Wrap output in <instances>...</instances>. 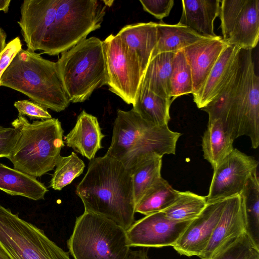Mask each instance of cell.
<instances>
[{
    "label": "cell",
    "instance_id": "obj_1",
    "mask_svg": "<svg viewBox=\"0 0 259 259\" xmlns=\"http://www.w3.org/2000/svg\"><path fill=\"white\" fill-rule=\"evenodd\" d=\"M75 193L84 211L103 216L125 230L135 221L132 178L115 159L104 155L90 160Z\"/></svg>",
    "mask_w": 259,
    "mask_h": 259
},
{
    "label": "cell",
    "instance_id": "obj_2",
    "mask_svg": "<svg viewBox=\"0 0 259 259\" xmlns=\"http://www.w3.org/2000/svg\"><path fill=\"white\" fill-rule=\"evenodd\" d=\"M181 136L168 125L149 123L132 109H118L111 144L105 155L121 162L130 172L138 163L150 157L175 154Z\"/></svg>",
    "mask_w": 259,
    "mask_h": 259
},
{
    "label": "cell",
    "instance_id": "obj_3",
    "mask_svg": "<svg viewBox=\"0 0 259 259\" xmlns=\"http://www.w3.org/2000/svg\"><path fill=\"white\" fill-rule=\"evenodd\" d=\"M1 86L18 91L56 112L64 110L70 102L56 63L27 49L15 57L2 76Z\"/></svg>",
    "mask_w": 259,
    "mask_h": 259
},
{
    "label": "cell",
    "instance_id": "obj_4",
    "mask_svg": "<svg viewBox=\"0 0 259 259\" xmlns=\"http://www.w3.org/2000/svg\"><path fill=\"white\" fill-rule=\"evenodd\" d=\"M11 124L19 133L16 146L7 158L14 168L35 178L53 169L64 146V131L59 119L30 123L19 115Z\"/></svg>",
    "mask_w": 259,
    "mask_h": 259
},
{
    "label": "cell",
    "instance_id": "obj_5",
    "mask_svg": "<svg viewBox=\"0 0 259 259\" xmlns=\"http://www.w3.org/2000/svg\"><path fill=\"white\" fill-rule=\"evenodd\" d=\"M56 63L69 101L81 103L107 84L103 41L93 36L61 53Z\"/></svg>",
    "mask_w": 259,
    "mask_h": 259
},
{
    "label": "cell",
    "instance_id": "obj_6",
    "mask_svg": "<svg viewBox=\"0 0 259 259\" xmlns=\"http://www.w3.org/2000/svg\"><path fill=\"white\" fill-rule=\"evenodd\" d=\"M107 5L104 1L58 0L53 22L48 30L41 54L58 55L101 27Z\"/></svg>",
    "mask_w": 259,
    "mask_h": 259
},
{
    "label": "cell",
    "instance_id": "obj_7",
    "mask_svg": "<svg viewBox=\"0 0 259 259\" xmlns=\"http://www.w3.org/2000/svg\"><path fill=\"white\" fill-rule=\"evenodd\" d=\"M67 246L74 259H124L130 250L124 229L87 211L76 218Z\"/></svg>",
    "mask_w": 259,
    "mask_h": 259
},
{
    "label": "cell",
    "instance_id": "obj_8",
    "mask_svg": "<svg viewBox=\"0 0 259 259\" xmlns=\"http://www.w3.org/2000/svg\"><path fill=\"white\" fill-rule=\"evenodd\" d=\"M220 119L233 140L247 136L251 146H259V77L256 74L252 50L239 53V80L235 94Z\"/></svg>",
    "mask_w": 259,
    "mask_h": 259
},
{
    "label": "cell",
    "instance_id": "obj_9",
    "mask_svg": "<svg viewBox=\"0 0 259 259\" xmlns=\"http://www.w3.org/2000/svg\"><path fill=\"white\" fill-rule=\"evenodd\" d=\"M0 244L11 259H71L43 230L1 204Z\"/></svg>",
    "mask_w": 259,
    "mask_h": 259
},
{
    "label": "cell",
    "instance_id": "obj_10",
    "mask_svg": "<svg viewBox=\"0 0 259 259\" xmlns=\"http://www.w3.org/2000/svg\"><path fill=\"white\" fill-rule=\"evenodd\" d=\"M103 41L106 85L126 103L134 105L144 72L137 59L127 51L116 35L110 34Z\"/></svg>",
    "mask_w": 259,
    "mask_h": 259
},
{
    "label": "cell",
    "instance_id": "obj_11",
    "mask_svg": "<svg viewBox=\"0 0 259 259\" xmlns=\"http://www.w3.org/2000/svg\"><path fill=\"white\" fill-rule=\"evenodd\" d=\"M223 40L229 46L252 50L259 39V1H220Z\"/></svg>",
    "mask_w": 259,
    "mask_h": 259
},
{
    "label": "cell",
    "instance_id": "obj_12",
    "mask_svg": "<svg viewBox=\"0 0 259 259\" xmlns=\"http://www.w3.org/2000/svg\"><path fill=\"white\" fill-rule=\"evenodd\" d=\"M258 162L239 150H234L213 168L207 203L240 195Z\"/></svg>",
    "mask_w": 259,
    "mask_h": 259
},
{
    "label": "cell",
    "instance_id": "obj_13",
    "mask_svg": "<svg viewBox=\"0 0 259 259\" xmlns=\"http://www.w3.org/2000/svg\"><path fill=\"white\" fill-rule=\"evenodd\" d=\"M191 221H171L162 211L145 215L126 230L128 245L130 247L172 246Z\"/></svg>",
    "mask_w": 259,
    "mask_h": 259
},
{
    "label": "cell",
    "instance_id": "obj_14",
    "mask_svg": "<svg viewBox=\"0 0 259 259\" xmlns=\"http://www.w3.org/2000/svg\"><path fill=\"white\" fill-rule=\"evenodd\" d=\"M227 199L207 203L172 246L180 254L198 256L206 248L226 204Z\"/></svg>",
    "mask_w": 259,
    "mask_h": 259
},
{
    "label": "cell",
    "instance_id": "obj_15",
    "mask_svg": "<svg viewBox=\"0 0 259 259\" xmlns=\"http://www.w3.org/2000/svg\"><path fill=\"white\" fill-rule=\"evenodd\" d=\"M58 0H24L17 22L27 50L40 51L46 33L53 22Z\"/></svg>",
    "mask_w": 259,
    "mask_h": 259
},
{
    "label": "cell",
    "instance_id": "obj_16",
    "mask_svg": "<svg viewBox=\"0 0 259 259\" xmlns=\"http://www.w3.org/2000/svg\"><path fill=\"white\" fill-rule=\"evenodd\" d=\"M246 221L240 195L227 199L221 216L210 240L199 257L209 259L245 231Z\"/></svg>",
    "mask_w": 259,
    "mask_h": 259
},
{
    "label": "cell",
    "instance_id": "obj_17",
    "mask_svg": "<svg viewBox=\"0 0 259 259\" xmlns=\"http://www.w3.org/2000/svg\"><path fill=\"white\" fill-rule=\"evenodd\" d=\"M228 46L219 36L215 38L203 39L183 50L191 71L193 95L202 88L221 54Z\"/></svg>",
    "mask_w": 259,
    "mask_h": 259
},
{
    "label": "cell",
    "instance_id": "obj_18",
    "mask_svg": "<svg viewBox=\"0 0 259 259\" xmlns=\"http://www.w3.org/2000/svg\"><path fill=\"white\" fill-rule=\"evenodd\" d=\"M241 49L228 46L222 52L202 88L193 95L198 108L201 109L212 102L229 82L238 69Z\"/></svg>",
    "mask_w": 259,
    "mask_h": 259
},
{
    "label": "cell",
    "instance_id": "obj_19",
    "mask_svg": "<svg viewBox=\"0 0 259 259\" xmlns=\"http://www.w3.org/2000/svg\"><path fill=\"white\" fill-rule=\"evenodd\" d=\"M116 35L127 51L137 59L144 73L157 44V23L128 24Z\"/></svg>",
    "mask_w": 259,
    "mask_h": 259
},
{
    "label": "cell",
    "instance_id": "obj_20",
    "mask_svg": "<svg viewBox=\"0 0 259 259\" xmlns=\"http://www.w3.org/2000/svg\"><path fill=\"white\" fill-rule=\"evenodd\" d=\"M104 137L97 118L82 110L73 128L64 137V143L91 160L103 148L101 141Z\"/></svg>",
    "mask_w": 259,
    "mask_h": 259
},
{
    "label": "cell",
    "instance_id": "obj_21",
    "mask_svg": "<svg viewBox=\"0 0 259 259\" xmlns=\"http://www.w3.org/2000/svg\"><path fill=\"white\" fill-rule=\"evenodd\" d=\"M182 4L179 23L206 38L219 36L214 31V22L219 16L220 0H183Z\"/></svg>",
    "mask_w": 259,
    "mask_h": 259
},
{
    "label": "cell",
    "instance_id": "obj_22",
    "mask_svg": "<svg viewBox=\"0 0 259 259\" xmlns=\"http://www.w3.org/2000/svg\"><path fill=\"white\" fill-rule=\"evenodd\" d=\"M0 190L13 196L44 199L48 189L35 178L0 163Z\"/></svg>",
    "mask_w": 259,
    "mask_h": 259
},
{
    "label": "cell",
    "instance_id": "obj_23",
    "mask_svg": "<svg viewBox=\"0 0 259 259\" xmlns=\"http://www.w3.org/2000/svg\"><path fill=\"white\" fill-rule=\"evenodd\" d=\"M157 44L151 59L162 53H176L199 40L207 38L179 23L168 24L162 21L157 23Z\"/></svg>",
    "mask_w": 259,
    "mask_h": 259
},
{
    "label": "cell",
    "instance_id": "obj_24",
    "mask_svg": "<svg viewBox=\"0 0 259 259\" xmlns=\"http://www.w3.org/2000/svg\"><path fill=\"white\" fill-rule=\"evenodd\" d=\"M171 98L158 96L148 88L140 86L132 109L143 119L156 126L168 125Z\"/></svg>",
    "mask_w": 259,
    "mask_h": 259
},
{
    "label": "cell",
    "instance_id": "obj_25",
    "mask_svg": "<svg viewBox=\"0 0 259 259\" xmlns=\"http://www.w3.org/2000/svg\"><path fill=\"white\" fill-rule=\"evenodd\" d=\"M233 142L220 119H208L202 140L204 158L214 168L234 150Z\"/></svg>",
    "mask_w": 259,
    "mask_h": 259
},
{
    "label": "cell",
    "instance_id": "obj_26",
    "mask_svg": "<svg viewBox=\"0 0 259 259\" xmlns=\"http://www.w3.org/2000/svg\"><path fill=\"white\" fill-rule=\"evenodd\" d=\"M175 54L162 53L152 58L144 72L140 86L146 87L160 97L171 98L170 78Z\"/></svg>",
    "mask_w": 259,
    "mask_h": 259
},
{
    "label": "cell",
    "instance_id": "obj_27",
    "mask_svg": "<svg viewBox=\"0 0 259 259\" xmlns=\"http://www.w3.org/2000/svg\"><path fill=\"white\" fill-rule=\"evenodd\" d=\"M179 193L161 177L145 193L136 205L135 212L147 215L162 211L175 201Z\"/></svg>",
    "mask_w": 259,
    "mask_h": 259
},
{
    "label": "cell",
    "instance_id": "obj_28",
    "mask_svg": "<svg viewBox=\"0 0 259 259\" xmlns=\"http://www.w3.org/2000/svg\"><path fill=\"white\" fill-rule=\"evenodd\" d=\"M240 195L244 204L245 232L259 248V180L257 170L249 177Z\"/></svg>",
    "mask_w": 259,
    "mask_h": 259
},
{
    "label": "cell",
    "instance_id": "obj_29",
    "mask_svg": "<svg viewBox=\"0 0 259 259\" xmlns=\"http://www.w3.org/2000/svg\"><path fill=\"white\" fill-rule=\"evenodd\" d=\"M162 157L155 156L142 161L130 172L133 181L135 205L162 177Z\"/></svg>",
    "mask_w": 259,
    "mask_h": 259
},
{
    "label": "cell",
    "instance_id": "obj_30",
    "mask_svg": "<svg viewBox=\"0 0 259 259\" xmlns=\"http://www.w3.org/2000/svg\"><path fill=\"white\" fill-rule=\"evenodd\" d=\"M207 204L206 197L190 191H179L175 201L162 211L170 220L176 222L191 221L197 218Z\"/></svg>",
    "mask_w": 259,
    "mask_h": 259
},
{
    "label": "cell",
    "instance_id": "obj_31",
    "mask_svg": "<svg viewBox=\"0 0 259 259\" xmlns=\"http://www.w3.org/2000/svg\"><path fill=\"white\" fill-rule=\"evenodd\" d=\"M170 97L176 98L193 93V81L191 69L183 50L175 53L170 74Z\"/></svg>",
    "mask_w": 259,
    "mask_h": 259
},
{
    "label": "cell",
    "instance_id": "obj_32",
    "mask_svg": "<svg viewBox=\"0 0 259 259\" xmlns=\"http://www.w3.org/2000/svg\"><path fill=\"white\" fill-rule=\"evenodd\" d=\"M84 167V162L75 152L65 157L60 156L56 164L50 187L55 190H61L79 177Z\"/></svg>",
    "mask_w": 259,
    "mask_h": 259
},
{
    "label": "cell",
    "instance_id": "obj_33",
    "mask_svg": "<svg viewBox=\"0 0 259 259\" xmlns=\"http://www.w3.org/2000/svg\"><path fill=\"white\" fill-rule=\"evenodd\" d=\"M256 250L259 248L245 231L209 259H248Z\"/></svg>",
    "mask_w": 259,
    "mask_h": 259
},
{
    "label": "cell",
    "instance_id": "obj_34",
    "mask_svg": "<svg viewBox=\"0 0 259 259\" xmlns=\"http://www.w3.org/2000/svg\"><path fill=\"white\" fill-rule=\"evenodd\" d=\"M19 115L27 116L30 119H40L42 120L52 118L47 109L41 105L27 100L16 101L14 104Z\"/></svg>",
    "mask_w": 259,
    "mask_h": 259
},
{
    "label": "cell",
    "instance_id": "obj_35",
    "mask_svg": "<svg viewBox=\"0 0 259 259\" xmlns=\"http://www.w3.org/2000/svg\"><path fill=\"white\" fill-rule=\"evenodd\" d=\"M140 2L144 11L161 20L169 15L174 5L173 0H140Z\"/></svg>",
    "mask_w": 259,
    "mask_h": 259
},
{
    "label": "cell",
    "instance_id": "obj_36",
    "mask_svg": "<svg viewBox=\"0 0 259 259\" xmlns=\"http://www.w3.org/2000/svg\"><path fill=\"white\" fill-rule=\"evenodd\" d=\"M18 137L19 133L14 127L0 126V157L7 158L10 155Z\"/></svg>",
    "mask_w": 259,
    "mask_h": 259
},
{
    "label": "cell",
    "instance_id": "obj_37",
    "mask_svg": "<svg viewBox=\"0 0 259 259\" xmlns=\"http://www.w3.org/2000/svg\"><path fill=\"white\" fill-rule=\"evenodd\" d=\"M19 37L9 42L0 53V86L2 76L17 54L22 49Z\"/></svg>",
    "mask_w": 259,
    "mask_h": 259
},
{
    "label": "cell",
    "instance_id": "obj_38",
    "mask_svg": "<svg viewBox=\"0 0 259 259\" xmlns=\"http://www.w3.org/2000/svg\"><path fill=\"white\" fill-rule=\"evenodd\" d=\"M124 259H149L147 252L144 249L130 250Z\"/></svg>",
    "mask_w": 259,
    "mask_h": 259
},
{
    "label": "cell",
    "instance_id": "obj_39",
    "mask_svg": "<svg viewBox=\"0 0 259 259\" xmlns=\"http://www.w3.org/2000/svg\"><path fill=\"white\" fill-rule=\"evenodd\" d=\"M6 33L2 27H0V53L3 51L6 46Z\"/></svg>",
    "mask_w": 259,
    "mask_h": 259
},
{
    "label": "cell",
    "instance_id": "obj_40",
    "mask_svg": "<svg viewBox=\"0 0 259 259\" xmlns=\"http://www.w3.org/2000/svg\"><path fill=\"white\" fill-rule=\"evenodd\" d=\"M11 0H0V11L7 13L9 11Z\"/></svg>",
    "mask_w": 259,
    "mask_h": 259
},
{
    "label": "cell",
    "instance_id": "obj_41",
    "mask_svg": "<svg viewBox=\"0 0 259 259\" xmlns=\"http://www.w3.org/2000/svg\"><path fill=\"white\" fill-rule=\"evenodd\" d=\"M0 259H11L7 252L0 244Z\"/></svg>",
    "mask_w": 259,
    "mask_h": 259
},
{
    "label": "cell",
    "instance_id": "obj_42",
    "mask_svg": "<svg viewBox=\"0 0 259 259\" xmlns=\"http://www.w3.org/2000/svg\"><path fill=\"white\" fill-rule=\"evenodd\" d=\"M248 259H259V250L255 251Z\"/></svg>",
    "mask_w": 259,
    "mask_h": 259
}]
</instances>
